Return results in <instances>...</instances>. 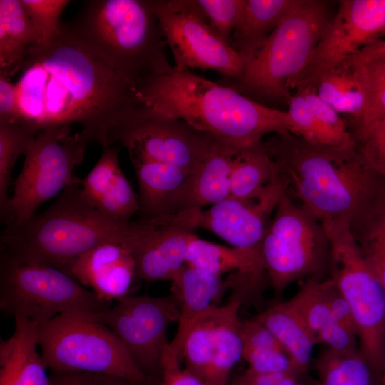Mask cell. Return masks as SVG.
I'll return each instance as SVG.
<instances>
[{"label": "cell", "instance_id": "ffe728a7", "mask_svg": "<svg viewBox=\"0 0 385 385\" xmlns=\"http://www.w3.org/2000/svg\"><path fill=\"white\" fill-rule=\"evenodd\" d=\"M119 150L107 147L88 175L81 180L86 201L106 217L118 222L130 221L139 212L138 196L125 176Z\"/></svg>", "mask_w": 385, "mask_h": 385}, {"label": "cell", "instance_id": "7bdbcfd3", "mask_svg": "<svg viewBox=\"0 0 385 385\" xmlns=\"http://www.w3.org/2000/svg\"><path fill=\"white\" fill-rule=\"evenodd\" d=\"M242 358L248 364V369L258 374L292 372L290 360L284 351H247L242 352Z\"/></svg>", "mask_w": 385, "mask_h": 385}, {"label": "cell", "instance_id": "603a6c76", "mask_svg": "<svg viewBox=\"0 0 385 385\" xmlns=\"http://www.w3.org/2000/svg\"><path fill=\"white\" fill-rule=\"evenodd\" d=\"M11 336L0 342V385H51L38 351V324L14 318Z\"/></svg>", "mask_w": 385, "mask_h": 385}, {"label": "cell", "instance_id": "681fc988", "mask_svg": "<svg viewBox=\"0 0 385 385\" xmlns=\"http://www.w3.org/2000/svg\"><path fill=\"white\" fill-rule=\"evenodd\" d=\"M385 58V39L379 40L364 48L357 53L344 61L339 66L350 65Z\"/></svg>", "mask_w": 385, "mask_h": 385}, {"label": "cell", "instance_id": "277c9868", "mask_svg": "<svg viewBox=\"0 0 385 385\" xmlns=\"http://www.w3.org/2000/svg\"><path fill=\"white\" fill-rule=\"evenodd\" d=\"M133 221L118 222L96 210L84 198L75 177L45 211L26 222L6 226L1 251L23 262L38 263L67 272L81 255L106 242L130 246Z\"/></svg>", "mask_w": 385, "mask_h": 385}, {"label": "cell", "instance_id": "9c48e42d", "mask_svg": "<svg viewBox=\"0 0 385 385\" xmlns=\"http://www.w3.org/2000/svg\"><path fill=\"white\" fill-rule=\"evenodd\" d=\"M268 280L279 302L285 289L304 277L322 280L329 245L322 222L286 192L260 246Z\"/></svg>", "mask_w": 385, "mask_h": 385}, {"label": "cell", "instance_id": "d4e9b609", "mask_svg": "<svg viewBox=\"0 0 385 385\" xmlns=\"http://www.w3.org/2000/svg\"><path fill=\"white\" fill-rule=\"evenodd\" d=\"M289 304L301 317L317 343L340 354H358L356 336L334 317L326 301L324 279H307Z\"/></svg>", "mask_w": 385, "mask_h": 385}, {"label": "cell", "instance_id": "6da1fadb", "mask_svg": "<svg viewBox=\"0 0 385 385\" xmlns=\"http://www.w3.org/2000/svg\"><path fill=\"white\" fill-rule=\"evenodd\" d=\"M16 83L19 118L37 133L78 123L91 142L110 147L109 135L141 104L135 88L93 55L61 25L58 35L29 53Z\"/></svg>", "mask_w": 385, "mask_h": 385}, {"label": "cell", "instance_id": "484cf974", "mask_svg": "<svg viewBox=\"0 0 385 385\" xmlns=\"http://www.w3.org/2000/svg\"><path fill=\"white\" fill-rule=\"evenodd\" d=\"M240 150L217 141L190 173L184 210H202L229 197Z\"/></svg>", "mask_w": 385, "mask_h": 385}, {"label": "cell", "instance_id": "83f0119b", "mask_svg": "<svg viewBox=\"0 0 385 385\" xmlns=\"http://www.w3.org/2000/svg\"><path fill=\"white\" fill-rule=\"evenodd\" d=\"M277 339L287 354L291 371L304 375L312 359L316 337L287 301L277 302L254 317Z\"/></svg>", "mask_w": 385, "mask_h": 385}, {"label": "cell", "instance_id": "60d3db41", "mask_svg": "<svg viewBox=\"0 0 385 385\" xmlns=\"http://www.w3.org/2000/svg\"><path fill=\"white\" fill-rule=\"evenodd\" d=\"M240 334L242 342V352L266 350L285 351L275 336L254 317L240 320Z\"/></svg>", "mask_w": 385, "mask_h": 385}, {"label": "cell", "instance_id": "4fadbf2b", "mask_svg": "<svg viewBox=\"0 0 385 385\" xmlns=\"http://www.w3.org/2000/svg\"><path fill=\"white\" fill-rule=\"evenodd\" d=\"M96 315L120 341L153 384L159 385L162 361L169 344L168 328L180 318L175 296L128 295Z\"/></svg>", "mask_w": 385, "mask_h": 385}, {"label": "cell", "instance_id": "4316f807", "mask_svg": "<svg viewBox=\"0 0 385 385\" xmlns=\"http://www.w3.org/2000/svg\"><path fill=\"white\" fill-rule=\"evenodd\" d=\"M300 0H245L230 46L245 66Z\"/></svg>", "mask_w": 385, "mask_h": 385}, {"label": "cell", "instance_id": "8992f818", "mask_svg": "<svg viewBox=\"0 0 385 385\" xmlns=\"http://www.w3.org/2000/svg\"><path fill=\"white\" fill-rule=\"evenodd\" d=\"M329 20L326 1L300 0L240 76L222 84L260 103H287L289 82L305 67Z\"/></svg>", "mask_w": 385, "mask_h": 385}, {"label": "cell", "instance_id": "f1b7e54d", "mask_svg": "<svg viewBox=\"0 0 385 385\" xmlns=\"http://www.w3.org/2000/svg\"><path fill=\"white\" fill-rule=\"evenodd\" d=\"M37 35L20 0H0V73L10 78L21 71Z\"/></svg>", "mask_w": 385, "mask_h": 385}, {"label": "cell", "instance_id": "e0dca14e", "mask_svg": "<svg viewBox=\"0 0 385 385\" xmlns=\"http://www.w3.org/2000/svg\"><path fill=\"white\" fill-rule=\"evenodd\" d=\"M287 188L278 172L257 199L227 197L207 210H199L197 227L212 232L234 247L259 249L270 217Z\"/></svg>", "mask_w": 385, "mask_h": 385}, {"label": "cell", "instance_id": "44dd1931", "mask_svg": "<svg viewBox=\"0 0 385 385\" xmlns=\"http://www.w3.org/2000/svg\"><path fill=\"white\" fill-rule=\"evenodd\" d=\"M185 265L220 277L231 272L235 285L250 294L260 293L268 279L260 248L227 247L197 235L189 245Z\"/></svg>", "mask_w": 385, "mask_h": 385}, {"label": "cell", "instance_id": "9a60e30c", "mask_svg": "<svg viewBox=\"0 0 385 385\" xmlns=\"http://www.w3.org/2000/svg\"><path fill=\"white\" fill-rule=\"evenodd\" d=\"M385 37V0H342L304 69L288 88L316 90L319 80L364 48Z\"/></svg>", "mask_w": 385, "mask_h": 385}, {"label": "cell", "instance_id": "ab89813d", "mask_svg": "<svg viewBox=\"0 0 385 385\" xmlns=\"http://www.w3.org/2000/svg\"><path fill=\"white\" fill-rule=\"evenodd\" d=\"M356 87L357 82L352 69L339 66L322 76L316 86V92L322 100L332 106Z\"/></svg>", "mask_w": 385, "mask_h": 385}, {"label": "cell", "instance_id": "4dcf8cb0", "mask_svg": "<svg viewBox=\"0 0 385 385\" xmlns=\"http://www.w3.org/2000/svg\"><path fill=\"white\" fill-rule=\"evenodd\" d=\"M277 174V168L265 151L262 141L242 150L232 170L228 197L257 199Z\"/></svg>", "mask_w": 385, "mask_h": 385}, {"label": "cell", "instance_id": "b9f144b4", "mask_svg": "<svg viewBox=\"0 0 385 385\" xmlns=\"http://www.w3.org/2000/svg\"><path fill=\"white\" fill-rule=\"evenodd\" d=\"M296 91L302 94L312 113L322 125L338 134L351 135L346 122L339 116L330 104L319 97L316 90L303 88Z\"/></svg>", "mask_w": 385, "mask_h": 385}, {"label": "cell", "instance_id": "7a4b0ae2", "mask_svg": "<svg viewBox=\"0 0 385 385\" xmlns=\"http://www.w3.org/2000/svg\"><path fill=\"white\" fill-rule=\"evenodd\" d=\"M134 88L148 108L240 150L257 145L267 134L292 130L287 111L265 106L188 68L173 66Z\"/></svg>", "mask_w": 385, "mask_h": 385}, {"label": "cell", "instance_id": "816d5d0a", "mask_svg": "<svg viewBox=\"0 0 385 385\" xmlns=\"http://www.w3.org/2000/svg\"><path fill=\"white\" fill-rule=\"evenodd\" d=\"M227 385H241L237 377L236 376L232 381H229Z\"/></svg>", "mask_w": 385, "mask_h": 385}, {"label": "cell", "instance_id": "1f68e13d", "mask_svg": "<svg viewBox=\"0 0 385 385\" xmlns=\"http://www.w3.org/2000/svg\"><path fill=\"white\" fill-rule=\"evenodd\" d=\"M314 385H380V376L359 354H340L326 348L316 360Z\"/></svg>", "mask_w": 385, "mask_h": 385}, {"label": "cell", "instance_id": "836d02e7", "mask_svg": "<svg viewBox=\"0 0 385 385\" xmlns=\"http://www.w3.org/2000/svg\"><path fill=\"white\" fill-rule=\"evenodd\" d=\"M220 307L208 312L192 327L183 346L181 359L185 368L203 381L212 359Z\"/></svg>", "mask_w": 385, "mask_h": 385}, {"label": "cell", "instance_id": "3957f363", "mask_svg": "<svg viewBox=\"0 0 385 385\" xmlns=\"http://www.w3.org/2000/svg\"><path fill=\"white\" fill-rule=\"evenodd\" d=\"M262 145L286 192L320 222L349 220L379 175L354 145L315 144L289 131L272 134Z\"/></svg>", "mask_w": 385, "mask_h": 385}, {"label": "cell", "instance_id": "bcb514c9", "mask_svg": "<svg viewBox=\"0 0 385 385\" xmlns=\"http://www.w3.org/2000/svg\"><path fill=\"white\" fill-rule=\"evenodd\" d=\"M159 385H205V382L181 366V361L167 349L162 361Z\"/></svg>", "mask_w": 385, "mask_h": 385}, {"label": "cell", "instance_id": "d590c367", "mask_svg": "<svg viewBox=\"0 0 385 385\" xmlns=\"http://www.w3.org/2000/svg\"><path fill=\"white\" fill-rule=\"evenodd\" d=\"M344 68L352 69L365 98L361 116L356 120L349 121L367 120L385 115V58L357 63Z\"/></svg>", "mask_w": 385, "mask_h": 385}, {"label": "cell", "instance_id": "ee69618b", "mask_svg": "<svg viewBox=\"0 0 385 385\" xmlns=\"http://www.w3.org/2000/svg\"><path fill=\"white\" fill-rule=\"evenodd\" d=\"M326 301L334 319L351 333L357 337V330L351 309L335 282L330 277L324 279Z\"/></svg>", "mask_w": 385, "mask_h": 385}, {"label": "cell", "instance_id": "ac0fdd59", "mask_svg": "<svg viewBox=\"0 0 385 385\" xmlns=\"http://www.w3.org/2000/svg\"><path fill=\"white\" fill-rule=\"evenodd\" d=\"M66 274L111 303L130 295L140 281L131 250L118 242L103 243L81 255Z\"/></svg>", "mask_w": 385, "mask_h": 385}, {"label": "cell", "instance_id": "f546056e", "mask_svg": "<svg viewBox=\"0 0 385 385\" xmlns=\"http://www.w3.org/2000/svg\"><path fill=\"white\" fill-rule=\"evenodd\" d=\"M242 299L233 294L220 306L215 332L212 359L204 382L205 385H227L232 369L242 356L239 309Z\"/></svg>", "mask_w": 385, "mask_h": 385}, {"label": "cell", "instance_id": "d6986e66", "mask_svg": "<svg viewBox=\"0 0 385 385\" xmlns=\"http://www.w3.org/2000/svg\"><path fill=\"white\" fill-rule=\"evenodd\" d=\"M230 288L232 280L229 277L223 279L187 265L171 281V294L178 301L180 318L168 350L181 362L183 346L188 332L200 319L220 307L224 294Z\"/></svg>", "mask_w": 385, "mask_h": 385}, {"label": "cell", "instance_id": "cb8c5ba5", "mask_svg": "<svg viewBox=\"0 0 385 385\" xmlns=\"http://www.w3.org/2000/svg\"><path fill=\"white\" fill-rule=\"evenodd\" d=\"M350 232L385 292V178L379 176L349 220Z\"/></svg>", "mask_w": 385, "mask_h": 385}, {"label": "cell", "instance_id": "f35d334b", "mask_svg": "<svg viewBox=\"0 0 385 385\" xmlns=\"http://www.w3.org/2000/svg\"><path fill=\"white\" fill-rule=\"evenodd\" d=\"M195 1L210 25L230 45L232 33L242 15L245 0Z\"/></svg>", "mask_w": 385, "mask_h": 385}, {"label": "cell", "instance_id": "5b68a950", "mask_svg": "<svg viewBox=\"0 0 385 385\" xmlns=\"http://www.w3.org/2000/svg\"><path fill=\"white\" fill-rule=\"evenodd\" d=\"M61 28L133 86L173 68L150 0L87 1Z\"/></svg>", "mask_w": 385, "mask_h": 385}, {"label": "cell", "instance_id": "c3c4849f", "mask_svg": "<svg viewBox=\"0 0 385 385\" xmlns=\"http://www.w3.org/2000/svg\"><path fill=\"white\" fill-rule=\"evenodd\" d=\"M364 106V96L358 83L356 88L342 96L332 105L338 113L348 114L349 120L359 119L363 113Z\"/></svg>", "mask_w": 385, "mask_h": 385}, {"label": "cell", "instance_id": "8fae6325", "mask_svg": "<svg viewBox=\"0 0 385 385\" xmlns=\"http://www.w3.org/2000/svg\"><path fill=\"white\" fill-rule=\"evenodd\" d=\"M91 141L71 125H55L39 132L24 154L22 170L14 182L4 224L19 225L36 213L43 202L69 185L74 168L83 160Z\"/></svg>", "mask_w": 385, "mask_h": 385}, {"label": "cell", "instance_id": "30bf717a", "mask_svg": "<svg viewBox=\"0 0 385 385\" xmlns=\"http://www.w3.org/2000/svg\"><path fill=\"white\" fill-rule=\"evenodd\" d=\"M111 305L56 267L17 261L1 251L0 309L9 316L43 324L68 312Z\"/></svg>", "mask_w": 385, "mask_h": 385}, {"label": "cell", "instance_id": "d6a6232c", "mask_svg": "<svg viewBox=\"0 0 385 385\" xmlns=\"http://www.w3.org/2000/svg\"><path fill=\"white\" fill-rule=\"evenodd\" d=\"M36 133L22 123H0V215L4 223L10 200L9 188L12 183L14 167L19 157L25 154Z\"/></svg>", "mask_w": 385, "mask_h": 385}, {"label": "cell", "instance_id": "7c38bea8", "mask_svg": "<svg viewBox=\"0 0 385 385\" xmlns=\"http://www.w3.org/2000/svg\"><path fill=\"white\" fill-rule=\"evenodd\" d=\"M217 140L187 123L141 103L132 108L111 131L109 146L119 143L131 162L172 164L191 173Z\"/></svg>", "mask_w": 385, "mask_h": 385}, {"label": "cell", "instance_id": "ba28073f", "mask_svg": "<svg viewBox=\"0 0 385 385\" xmlns=\"http://www.w3.org/2000/svg\"><path fill=\"white\" fill-rule=\"evenodd\" d=\"M349 220L321 222L329 245L328 271L351 309L359 353L380 376L385 367V292L361 255Z\"/></svg>", "mask_w": 385, "mask_h": 385}, {"label": "cell", "instance_id": "e575fe53", "mask_svg": "<svg viewBox=\"0 0 385 385\" xmlns=\"http://www.w3.org/2000/svg\"><path fill=\"white\" fill-rule=\"evenodd\" d=\"M287 113L292 122L291 133L312 143L330 146L354 145L351 135L338 134L322 125L314 115L304 97L297 91L288 103Z\"/></svg>", "mask_w": 385, "mask_h": 385}, {"label": "cell", "instance_id": "74e56055", "mask_svg": "<svg viewBox=\"0 0 385 385\" xmlns=\"http://www.w3.org/2000/svg\"><path fill=\"white\" fill-rule=\"evenodd\" d=\"M37 35L36 46L50 43L59 34L61 15L67 0H20Z\"/></svg>", "mask_w": 385, "mask_h": 385}, {"label": "cell", "instance_id": "8d00e7d4", "mask_svg": "<svg viewBox=\"0 0 385 385\" xmlns=\"http://www.w3.org/2000/svg\"><path fill=\"white\" fill-rule=\"evenodd\" d=\"M346 125L355 148L374 172L385 178V115Z\"/></svg>", "mask_w": 385, "mask_h": 385}, {"label": "cell", "instance_id": "7dc6e473", "mask_svg": "<svg viewBox=\"0 0 385 385\" xmlns=\"http://www.w3.org/2000/svg\"><path fill=\"white\" fill-rule=\"evenodd\" d=\"M19 118L16 83L0 73V123L17 122Z\"/></svg>", "mask_w": 385, "mask_h": 385}, {"label": "cell", "instance_id": "7402d4cb", "mask_svg": "<svg viewBox=\"0 0 385 385\" xmlns=\"http://www.w3.org/2000/svg\"><path fill=\"white\" fill-rule=\"evenodd\" d=\"M138 187L141 218L171 215L184 211L190 173L172 164L143 160L132 163Z\"/></svg>", "mask_w": 385, "mask_h": 385}, {"label": "cell", "instance_id": "5bb4252c", "mask_svg": "<svg viewBox=\"0 0 385 385\" xmlns=\"http://www.w3.org/2000/svg\"><path fill=\"white\" fill-rule=\"evenodd\" d=\"M175 67L212 70L235 79L245 65L210 25L195 0H150Z\"/></svg>", "mask_w": 385, "mask_h": 385}, {"label": "cell", "instance_id": "f6af8a7d", "mask_svg": "<svg viewBox=\"0 0 385 385\" xmlns=\"http://www.w3.org/2000/svg\"><path fill=\"white\" fill-rule=\"evenodd\" d=\"M51 385H131L108 374L85 371H51Z\"/></svg>", "mask_w": 385, "mask_h": 385}, {"label": "cell", "instance_id": "f5cc1de1", "mask_svg": "<svg viewBox=\"0 0 385 385\" xmlns=\"http://www.w3.org/2000/svg\"><path fill=\"white\" fill-rule=\"evenodd\" d=\"M296 385H305V384L302 383L301 381H299Z\"/></svg>", "mask_w": 385, "mask_h": 385}, {"label": "cell", "instance_id": "2e32d148", "mask_svg": "<svg viewBox=\"0 0 385 385\" xmlns=\"http://www.w3.org/2000/svg\"><path fill=\"white\" fill-rule=\"evenodd\" d=\"M198 210L134 220L130 249L140 281L171 282L185 265Z\"/></svg>", "mask_w": 385, "mask_h": 385}, {"label": "cell", "instance_id": "f907efd6", "mask_svg": "<svg viewBox=\"0 0 385 385\" xmlns=\"http://www.w3.org/2000/svg\"><path fill=\"white\" fill-rule=\"evenodd\" d=\"M283 373L258 374L247 369L237 377L241 385H275Z\"/></svg>", "mask_w": 385, "mask_h": 385}, {"label": "cell", "instance_id": "52a82bcc", "mask_svg": "<svg viewBox=\"0 0 385 385\" xmlns=\"http://www.w3.org/2000/svg\"><path fill=\"white\" fill-rule=\"evenodd\" d=\"M96 312L71 311L38 324V345L47 369L103 374L131 385H153Z\"/></svg>", "mask_w": 385, "mask_h": 385}]
</instances>
